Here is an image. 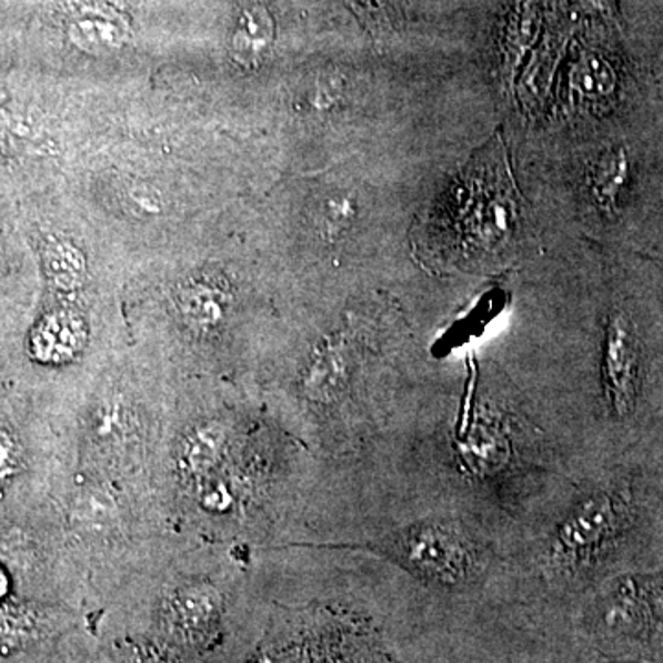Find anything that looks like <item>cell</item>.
<instances>
[{"label":"cell","mask_w":663,"mask_h":663,"mask_svg":"<svg viewBox=\"0 0 663 663\" xmlns=\"http://www.w3.org/2000/svg\"><path fill=\"white\" fill-rule=\"evenodd\" d=\"M604 376L610 400L620 415L634 405L636 385V343L631 327L621 315L610 319L604 345Z\"/></svg>","instance_id":"1"},{"label":"cell","mask_w":663,"mask_h":663,"mask_svg":"<svg viewBox=\"0 0 663 663\" xmlns=\"http://www.w3.org/2000/svg\"><path fill=\"white\" fill-rule=\"evenodd\" d=\"M69 33L80 49L89 52H111L125 43L130 24L113 6L92 2L78 8L72 17Z\"/></svg>","instance_id":"2"},{"label":"cell","mask_w":663,"mask_h":663,"mask_svg":"<svg viewBox=\"0 0 663 663\" xmlns=\"http://www.w3.org/2000/svg\"><path fill=\"white\" fill-rule=\"evenodd\" d=\"M86 341V324L76 313L52 312L36 327L32 352L39 362L61 363L71 360Z\"/></svg>","instance_id":"3"},{"label":"cell","mask_w":663,"mask_h":663,"mask_svg":"<svg viewBox=\"0 0 663 663\" xmlns=\"http://www.w3.org/2000/svg\"><path fill=\"white\" fill-rule=\"evenodd\" d=\"M540 22L539 8L531 0H522L509 17L502 41L503 74L509 83L514 80L523 58L539 38Z\"/></svg>","instance_id":"4"},{"label":"cell","mask_w":663,"mask_h":663,"mask_svg":"<svg viewBox=\"0 0 663 663\" xmlns=\"http://www.w3.org/2000/svg\"><path fill=\"white\" fill-rule=\"evenodd\" d=\"M405 545V555L424 572L450 575L458 572L461 564V551L455 548V540L438 529L416 531L411 534Z\"/></svg>","instance_id":"5"},{"label":"cell","mask_w":663,"mask_h":663,"mask_svg":"<svg viewBox=\"0 0 663 663\" xmlns=\"http://www.w3.org/2000/svg\"><path fill=\"white\" fill-rule=\"evenodd\" d=\"M631 178V161L623 148H612L599 157L592 175H590V190L593 200L603 211H612L615 203L623 194L626 183Z\"/></svg>","instance_id":"6"},{"label":"cell","mask_w":663,"mask_h":663,"mask_svg":"<svg viewBox=\"0 0 663 663\" xmlns=\"http://www.w3.org/2000/svg\"><path fill=\"white\" fill-rule=\"evenodd\" d=\"M273 19L264 8H251L243 13L232 36V54L242 63H257L273 41Z\"/></svg>","instance_id":"7"},{"label":"cell","mask_w":663,"mask_h":663,"mask_svg":"<svg viewBox=\"0 0 663 663\" xmlns=\"http://www.w3.org/2000/svg\"><path fill=\"white\" fill-rule=\"evenodd\" d=\"M610 525V511L606 503H595L581 513L575 514L562 531V540L566 550L583 551L593 548L603 540Z\"/></svg>","instance_id":"8"},{"label":"cell","mask_w":663,"mask_h":663,"mask_svg":"<svg viewBox=\"0 0 663 663\" xmlns=\"http://www.w3.org/2000/svg\"><path fill=\"white\" fill-rule=\"evenodd\" d=\"M572 83L581 97L603 100L615 91L614 69L601 56H583L573 67Z\"/></svg>","instance_id":"9"},{"label":"cell","mask_w":663,"mask_h":663,"mask_svg":"<svg viewBox=\"0 0 663 663\" xmlns=\"http://www.w3.org/2000/svg\"><path fill=\"white\" fill-rule=\"evenodd\" d=\"M221 446H223V432L220 426L207 424V426L195 428L183 444L181 459H183L184 469L194 474L212 469L220 458Z\"/></svg>","instance_id":"10"},{"label":"cell","mask_w":663,"mask_h":663,"mask_svg":"<svg viewBox=\"0 0 663 663\" xmlns=\"http://www.w3.org/2000/svg\"><path fill=\"white\" fill-rule=\"evenodd\" d=\"M184 318L198 327H212L221 315V302L212 288L195 284L181 293Z\"/></svg>","instance_id":"11"},{"label":"cell","mask_w":663,"mask_h":663,"mask_svg":"<svg viewBox=\"0 0 663 663\" xmlns=\"http://www.w3.org/2000/svg\"><path fill=\"white\" fill-rule=\"evenodd\" d=\"M47 265L52 279L63 288L74 287L83 275V259L69 245H50L47 251Z\"/></svg>","instance_id":"12"},{"label":"cell","mask_w":663,"mask_h":663,"mask_svg":"<svg viewBox=\"0 0 663 663\" xmlns=\"http://www.w3.org/2000/svg\"><path fill=\"white\" fill-rule=\"evenodd\" d=\"M345 362L338 351L324 352L323 356L319 358L312 371H310V380L308 385L315 391H329L330 388H335L340 383L341 378L345 374Z\"/></svg>","instance_id":"13"},{"label":"cell","mask_w":663,"mask_h":663,"mask_svg":"<svg viewBox=\"0 0 663 663\" xmlns=\"http://www.w3.org/2000/svg\"><path fill=\"white\" fill-rule=\"evenodd\" d=\"M485 209L481 212L480 232L486 240H498L503 232L508 231L509 211L502 201H489Z\"/></svg>","instance_id":"14"},{"label":"cell","mask_w":663,"mask_h":663,"mask_svg":"<svg viewBox=\"0 0 663 663\" xmlns=\"http://www.w3.org/2000/svg\"><path fill=\"white\" fill-rule=\"evenodd\" d=\"M352 218V203L349 200L330 201L327 207V223H329L330 232L340 231L343 227L349 225Z\"/></svg>","instance_id":"15"}]
</instances>
